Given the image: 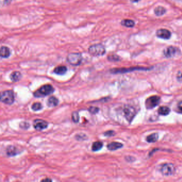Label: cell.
Here are the masks:
<instances>
[{"label":"cell","mask_w":182,"mask_h":182,"mask_svg":"<svg viewBox=\"0 0 182 182\" xmlns=\"http://www.w3.org/2000/svg\"><path fill=\"white\" fill-rule=\"evenodd\" d=\"M160 98L159 96H153L149 97L145 101V105L147 109H151L158 106L160 103Z\"/></svg>","instance_id":"5"},{"label":"cell","mask_w":182,"mask_h":182,"mask_svg":"<svg viewBox=\"0 0 182 182\" xmlns=\"http://www.w3.org/2000/svg\"><path fill=\"white\" fill-rule=\"evenodd\" d=\"M30 124H28L27 122H21L19 124V127L20 128L23 129H27L30 127Z\"/></svg>","instance_id":"27"},{"label":"cell","mask_w":182,"mask_h":182,"mask_svg":"<svg viewBox=\"0 0 182 182\" xmlns=\"http://www.w3.org/2000/svg\"><path fill=\"white\" fill-rule=\"evenodd\" d=\"M67 61L71 65L78 66L82 61V56L80 53H71L67 56Z\"/></svg>","instance_id":"3"},{"label":"cell","mask_w":182,"mask_h":182,"mask_svg":"<svg viewBox=\"0 0 182 182\" xmlns=\"http://www.w3.org/2000/svg\"><path fill=\"white\" fill-rule=\"evenodd\" d=\"M67 71V68L65 66H58L55 68L53 72L57 75H62L66 73Z\"/></svg>","instance_id":"15"},{"label":"cell","mask_w":182,"mask_h":182,"mask_svg":"<svg viewBox=\"0 0 182 182\" xmlns=\"http://www.w3.org/2000/svg\"><path fill=\"white\" fill-rule=\"evenodd\" d=\"M181 78H182V74H181Z\"/></svg>","instance_id":"34"},{"label":"cell","mask_w":182,"mask_h":182,"mask_svg":"<svg viewBox=\"0 0 182 182\" xmlns=\"http://www.w3.org/2000/svg\"><path fill=\"white\" fill-rule=\"evenodd\" d=\"M103 146V143L100 141H97L94 142L92 145V150L94 152L98 151Z\"/></svg>","instance_id":"20"},{"label":"cell","mask_w":182,"mask_h":182,"mask_svg":"<svg viewBox=\"0 0 182 182\" xmlns=\"http://www.w3.org/2000/svg\"><path fill=\"white\" fill-rule=\"evenodd\" d=\"M140 0H130V1L132 3H137L139 2Z\"/></svg>","instance_id":"33"},{"label":"cell","mask_w":182,"mask_h":182,"mask_svg":"<svg viewBox=\"0 0 182 182\" xmlns=\"http://www.w3.org/2000/svg\"><path fill=\"white\" fill-rule=\"evenodd\" d=\"M18 149L13 145H9L6 149V153L9 157H14L18 154Z\"/></svg>","instance_id":"12"},{"label":"cell","mask_w":182,"mask_h":182,"mask_svg":"<svg viewBox=\"0 0 182 182\" xmlns=\"http://www.w3.org/2000/svg\"><path fill=\"white\" fill-rule=\"evenodd\" d=\"M85 137H86L85 135H82V136L78 134L76 135V138L77 140H81V139H82V140H85Z\"/></svg>","instance_id":"29"},{"label":"cell","mask_w":182,"mask_h":182,"mask_svg":"<svg viewBox=\"0 0 182 182\" xmlns=\"http://www.w3.org/2000/svg\"><path fill=\"white\" fill-rule=\"evenodd\" d=\"M48 126V122L42 119H36L33 122V127L34 129L38 131L43 130L46 129Z\"/></svg>","instance_id":"9"},{"label":"cell","mask_w":182,"mask_h":182,"mask_svg":"<svg viewBox=\"0 0 182 182\" xmlns=\"http://www.w3.org/2000/svg\"><path fill=\"white\" fill-rule=\"evenodd\" d=\"M11 55V51L9 48L7 46H2L0 49V55L1 58H7Z\"/></svg>","instance_id":"13"},{"label":"cell","mask_w":182,"mask_h":182,"mask_svg":"<svg viewBox=\"0 0 182 182\" xmlns=\"http://www.w3.org/2000/svg\"><path fill=\"white\" fill-rule=\"evenodd\" d=\"M180 52V49L177 47L174 46H169L164 49L163 53L166 57L172 58L176 56Z\"/></svg>","instance_id":"7"},{"label":"cell","mask_w":182,"mask_h":182,"mask_svg":"<svg viewBox=\"0 0 182 182\" xmlns=\"http://www.w3.org/2000/svg\"><path fill=\"white\" fill-rule=\"evenodd\" d=\"M166 12H167L166 9L162 6H158L157 7L154 9V10L155 15L158 17L162 16L164 15Z\"/></svg>","instance_id":"18"},{"label":"cell","mask_w":182,"mask_h":182,"mask_svg":"<svg viewBox=\"0 0 182 182\" xmlns=\"http://www.w3.org/2000/svg\"><path fill=\"white\" fill-rule=\"evenodd\" d=\"M114 134H115L114 132L112 130L107 131V132H105L104 133V136L107 137L113 136H114Z\"/></svg>","instance_id":"28"},{"label":"cell","mask_w":182,"mask_h":182,"mask_svg":"<svg viewBox=\"0 0 182 182\" xmlns=\"http://www.w3.org/2000/svg\"><path fill=\"white\" fill-rule=\"evenodd\" d=\"M175 167L173 164H164L161 168V172L162 174L166 176L172 175L175 172Z\"/></svg>","instance_id":"10"},{"label":"cell","mask_w":182,"mask_h":182,"mask_svg":"<svg viewBox=\"0 0 182 182\" xmlns=\"http://www.w3.org/2000/svg\"><path fill=\"white\" fill-rule=\"evenodd\" d=\"M170 109L167 106H162L160 107L158 109L159 114L162 115H167L170 113Z\"/></svg>","instance_id":"21"},{"label":"cell","mask_w":182,"mask_h":182,"mask_svg":"<svg viewBox=\"0 0 182 182\" xmlns=\"http://www.w3.org/2000/svg\"><path fill=\"white\" fill-rule=\"evenodd\" d=\"M107 59L112 62H116L119 61L121 60V58L120 56L115 55V54H112L107 56Z\"/></svg>","instance_id":"23"},{"label":"cell","mask_w":182,"mask_h":182,"mask_svg":"<svg viewBox=\"0 0 182 182\" xmlns=\"http://www.w3.org/2000/svg\"><path fill=\"white\" fill-rule=\"evenodd\" d=\"M11 2V0H4V4H7V5H8V4H9Z\"/></svg>","instance_id":"31"},{"label":"cell","mask_w":182,"mask_h":182,"mask_svg":"<svg viewBox=\"0 0 182 182\" xmlns=\"http://www.w3.org/2000/svg\"><path fill=\"white\" fill-rule=\"evenodd\" d=\"M41 181H42V182H46V181H52V180H51V179H49V178H46V179H44V180H42Z\"/></svg>","instance_id":"32"},{"label":"cell","mask_w":182,"mask_h":182,"mask_svg":"<svg viewBox=\"0 0 182 182\" xmlns=\"http://www.w3.org/2000/svg\"><path fill=\"white\" fill-rule=\"evenodd\" d=\"M123 146V144L119 142H113L110 143L107 145V147L110 151H115L116 149H119Z\"/></svg>","instance_id":"14"},{"label":"cell","mask_w":182,"mask_h":182,"mask_svg":"<svg viewBox=\"0 0 182 182\" xmlns=\"http://www.w3.org/2000/svg\"><path fill=\"white\" fill-rule=\"evenodd\" d=\"M98 107L95 106H91L88 109V111L90 113L92 114H96L99 112Z\"/></svg>","instance_id":"26"},{"label":"cell","mask_w":182,"mask_h":182,"mask_svg":"<svg viewBox=\"0 0 182 182\" xmlns=\"http://www.w3.org/2000/svg\"><path fill=\"white\" fill-rule=\"evenodd\" d=\"M156 36L158 38L164 40H169L172 37V33L168 30L161 28L157 30Z\"/></svg>","instance_id":"8"},{"label":"cell","mask_w":182,"mask_h":182,"mask_svg":"<svg viewBox=\"0 0 182 182\" xmlns=\"http://www.w3.org/2000/svg\"><path fill=\"white\" fill-rule=\"evenodd\" d=\"M43 108L42 105L39 102L34 103L32 106V109L34 111H38Z\"/></svg>","instance_id":"24"},{"label":"cell","mask_w":182,"mask_h":182,"mask_svg":"<svg viewBox=\"0 0 182 182\" xmlns=\"http://www.w3.org/2000/svg\"><path fill=\"white\" fill-rule=\"evenodd\" d=\"M72 119L74 122L78 123L80 120V116L78 112H74L72 114Z\"/></svg>","instance_id":"25"},{"label":"cell","mask_w":182,"mask_h":182,"mask_svg":"<svg viewBox=\"0 0 182 182\" xmlns=\"http://www.w3.org/2000/svg\"><path fill=\"white\" fill-rule=\"evenodd\" d=\"M149 68L142 67H130V68H113L111 70V72L112 73H124L129 72L136 71V70H148Z\"/></svg>","instance_id":"6"},{"label":"cell","mask_w":182,"mask_h":182,"mask_svg":"<svg viewBox=\"0 0 182 182\" xmlns=\"http://www.w3.org/2000/svg\"><path fill=\"white\" fill-rule=\"evenodd\" d=\"M22 75L19 71H14L10 75V78L13 82H17L21 78Z\"/></svg>","instance_id":"17"},{"label":"cell","mask_w":182,"mask_h":182,"mask_svg":"<svg viewBox=\"0 0 182 182\" xmlns=\"http://www.w3.org/2000/svg\"><path fill=\"white\" fill-rule=\"evenodd\" d=\"M55 89L51 84H45L34 92V96L36 98L44 97L53 94Z\"/></svg>","instance_id":"2"},{"label":"cell","mask_w":182,"mask_h":182,"mask_svg":"<svg viewBox=\"0 0 182 182\" xmlns=\"http://www.w3.org/2000/svg\"><path fill=\"white\" fill-rule=\"evenodd\" d=\"M124 113L127 120L129 122L132 121L135 115V109L132 107H126L124 109Z\"/></svg>","instance_id":"11"},{"label":"cell","mask_w":182,"mask_h":182,"mask_svg":"<svg viewBox=\"0 0 182 182\" xmlns=\"http://www.w3.org/2000/svg\"><path fill=\"white\" fill-rule=\"evenodd\" d=\"M177 108H178V112L181 113H182V101H180V103L178 104Z\"/></svg>","instance_id":"30"},{"label":"cell","mask_w":182,"mask_h":182,"mask_svg":"<svg viewBox=\"0 0 182 182\" xmlns=\"http://www.w3.org/2000/svg\"><path fill=\"white\" fill-rule=\"evenodd\" d=\"M159 136L158 134L154 133L150 135L149 136L147 137V141L149 143H154V142L157 141V140L158 139Z\"/></svg>","instance_id":"22"},{"label":"cell","mask_w":182,"mask_h":182,"mask_svg":"<svg viewBox=\"0 0 182 182\" xmlns=\"http://www.w3.org/2000/svg\"><path fill=\"white\" fill-rule=\"evenodd\" d=\"M121 25L124 27H126L132 28V27H134V26L135 25V23L134 20H132V19H126L122 20L121 21Z\"/></svg>","instance_id":"19"},{"label":"cell","mask_w":182,"mask_h":182,"mask_svg":"<svg viewBox=\"0 0 182 182\" xmlns=\"http://www.w3.org/2000/svg\"><path fill=\"white\" fill-rule=\"evenodd\" d=\"M47 104L49 107H55L58 105V104H59V100L57 98H56V97L51 96L48 98Z\"/></svg>","instance_id":"16"},{"label":"cell","mask_w":182,"mask_h":182,"mask_svg":"<svg viewBox=\"0 0 182 182\" xmlns=\"http://www.w3.org/2000/svg\"><path fill=\"white\" fill-rule=\"evenodd\" d=\"M89 53L94 57L103 56L106 53V49L101 43H96L90 46L88 48Z\"/></svg>","instance_id":"1"},{"label":"cell","mask_w":182,"mask_h":182,"mask_svg":"<svg viewBox=\"0 0 182 182\" xmlns=\"http://www.w3.org/2000/svg\"><path fill=\"white\" fill-rule=\"evenodd\" d=\"M1 101L7 105H11L15 101V95L12 90H5L1 94Z\"/></svg>","instance_id":"4"}]
</instances>
